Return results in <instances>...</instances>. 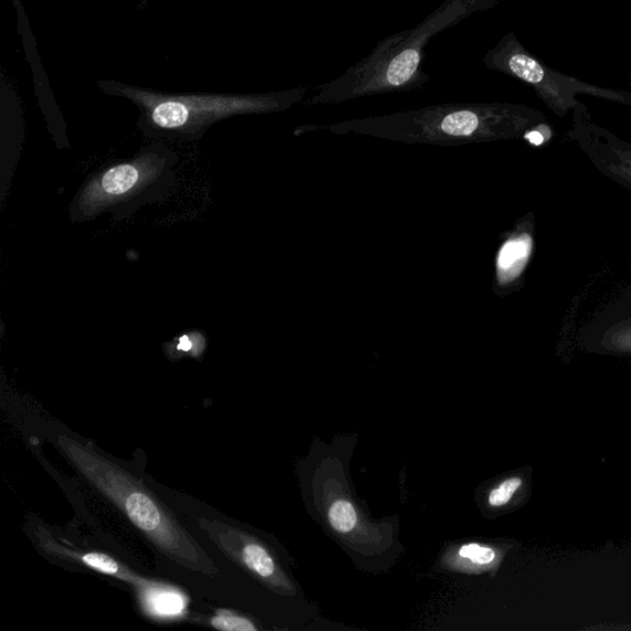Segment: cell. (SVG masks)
Masks as SVG:
<instances>
[{
	"label": "cell",
	"instance_id": "6da1fadb",
	"mask_svg": "<svg viewBox=\"0 0 631 631\" xmlns=\"http://www.w3.org/2000/svg\"><path fill=\"white\" fill-rule=\"evenodd\" d=\"M106 94L133 103L137 128L149 140L197 143L234 116L274 113L303 101L304 88L263 94L167 93L114 80L96 81Z\"/></svg>",
	"mask_w": 631,
	"mask_h": 631
},
{
	"label": "cell",
	"instance_id": "7a4b0ae2",
	"mask_svg": "<svg viewBox=\"0 0 631 631\" xmlns=\"http://www.w3.org/2000/svg\"><path fill=\"white\" fill-rule=\"evenodd\" d=\"M494 3L495 0H444L420 25L381 40L369 56L320 85L312 103H336L422 87L430 81L422 62L431 40Z\"/></svg>",
	"mask_w": 631,
	"mask_h": 631
},
{
	"label": "cell",
	"instance_id": "3957f363",
	"mask_svg": "<svg viewBox=\"0 0 631 631\" xmlns=\"http://www.w3.org/2000/svg\"><path fill=\"white\" fill-rule=\"evenodd\" d=\"M57 445L81 475L170 560L190 571L219 575L220 570L208 553L141 481L94 451L90 444L62 434Z\"/></svg>",
	"mask_w": 631,
	"mask_h": 631
},
{
	"label": "cell",
	"instance_id": "277c9868",
	"mask_svg": "<svg viewBox=\"0 0 631 631\" xmlns=\"http://www.w3.org/2000/svg\"><path fill=\"white\" fill-rule=\"evenodd\" d=\"M179 162L173 148L151 140L134 157L105 164L73 197L70 221L91 222L105 213L122 221L148 204L165 201L172 191Z\"/></svg>",
	"mask_w": 631,
	"mask_h": 631
},
{
	"label": "cell",
	"instance_id": "5b68a950",
	"mask_svg": "<svg viewBox=\"0 0 631 631\" xmlns=\"http://www.w3.org/2000/svg\"><path fill=\"white\" fill-rule=\"evenodd\" d=\"M582 346L601 355L631 357V288L607 302L580 332Z\"/></svg>",
	"mask_w": 631,
	"mask_h": 631
},
{
	"label": "cell",
	"instance_id": "8992f818",
	"mask_svg": "<svg viewBox=\"0 0 631 631\" xmlns=\"http://www.w3.org/2000/svg\"><path fill=\"white\" fill-rule=\"evenodd\" d=\"M199 527L218 545L220 550L256 579L276 585L280 572L273 556L263 544L238 528L219 520L201 518Z\"/></svg>",
	"mask_w": 631,
	"mask_h": 631
},
{
	"label": "cell",
	"instance_id": "52a82bcc",
	"mask_svg": "<svg viewBox=\"0 0 631 631\" xmlns=\"http://www.w3.org/2000/svg\"><path fill=\"white\" fill-rule=\"evenodd\" d=\"M583 153L601 175L631 190V146L592 132L577 137Z\"/></svg>",
	"mask_w": 631,
	"mask_h": 631
},
{
	"label": "cell",
	"instance_id": "ba28073f",
	"mask_svg": "<svg viewBox=\"0 0 631 631\" xmlns=\"http://www.w3.org/2000/svg\"><path fill=\"white\" fill-rule=\"evenodd\" d=\"M143 611L154 618L167 619L183 616L188 608L187 595L173 585L143 580L135 587Z\"/></svg>",
	"mask_w": 631,
	"mask_h": 631
},
{
	"label": "cell",
	"instance_id": "9c48e42d",
	"mask_svg": "<svg viewBox=\"0 0 631 631\" xmlns=\"http://www.w3.org/2000/svg\"><path fill=\"white\" fill-rule=\"evenodd\" d=\"M435 117L434 123L440 127V132L448 136L467 137L478 132L483 125V116L491 114V111L480 108V106L459 105L448 106L446 109L438 108L428 111Z\"/></svg>",
	"mask_w": 631,
	"mask_h": 631
},
{
	"label": "cell",
	"instance_id": "30bf717a",
	"mask_svg": "<svg viewBox=\"0 0 631 631\" xmlns=\"http://www.w3.org/2000/svg\"><path fill=\"white\" fill-rule=\"evenodd\" d=\"M207 348L208 338L200 329L185 332L183 335L167 341L164 346L167 357L172 360L181 358L198 359L204 355Z\"/></svg>",
	"mask_w": 631,
	"mask_h": 631
},
{
	"label": "cell",
	"instance_id": "8fae6325",
	"mask_svg": "<svg viewBox=\"0 0 631 631\" xmlns=\"http://www.w3.org/2000/svg\"><path fill=\"white\" fill-rule=\"evenodd\" d=\"M81 561L84 565L90 566V568L95 571L113 576L115 579L130 583L133 587L143 580V576L134 574L128 570L126 566L113 559L112 556L103 553H87L81 555Z\"/></svg>",
	"mask_w": 631,
	"mask_h": 631
},
{
	"label": "cell",
	"instance_id": "7c38bea8",
	"mask_svg": "<svg viewBox=\"0 0 631 631\" xmlns=\"http://www.w3.org/2000/svg\"><path fill=\"white\" fill-rule=\"evenodd\" d=\"M330 527L338 533H349L356 528L358 513L347 499L336 501L328 509Z\"/></svg>",
	"mask_w": 631,
	"mask_h": 631
},
{
	"label": "cell",
	"instance_id": "4fadbf2b",
	"mask_svg": "<svg viewBox=\"0 0 631 631\" xmlns=\"http://www.w3.org/2000/svg\"><path fill=\"white\" fill-rule=\"evenodd\" d=\"M530 249L532 241L528 236L507 242L499 253L501 270H509L515 264H522L528 259Z\"/></svg>",
	"mask_w": 631,
	"mask_h": 631
},
{
	"label": "cell",
	"instance_id": "5bb4252c",
	"mask_svg": "<svg viewBox=\"0 0 631 631\" xmlns=\"http://www.w3.org/2000/svg\"><path fill=\"white\" fill-rule=\"evenodd\" d=\"M522 487L523 478L519 476H512L502 481L499 485L491 490L487 497L488 505L494 508L507 506Z\"/></svg>",
	"mask_w": 631,
	"mask_h": 631
},
{
	"label": "cell",
	"instance_id": "9a60e30c",
	"mask_svg": "<svg viewBox=\"0 0 631 631\" xmlns=\"http://www.w3.org/2000/svg\"><path fill=\"white\" fill-rule=\"evenodd\" d=\"M458 555L459 558L470 561L474 566H491L497 560V551L494 548L477 543L463 545Z\"/></svg>",
	"mask_w": 631,
	"mask_h": 631
},
{
	"label": "cell",
	"instance_id": "2e32d148",
	"mask_svg": "<svg viewBox=\"0 0 631 631\" xmlns=\"http://www.w3.org/2000/svg\"><path fill=\"white\" fill-rule=\"evenodd\" d=\"M210 624L213 628L223 631H255L256 627L251 620L245 619L239 614L230 611H219L210 619Z\"/></svg>",
	"mask_w": 631,
	"mask_h": 631
},
{
	"label": "cell",
	"instance_id": "e0dca14e",
	"mask_svg": "<svg viewBox=\"0 0 631 631\" xmlns=\"http://www.w3.org/2000/svg\"><path fill=\"white\" fill-rule=\"evenodd\" d=\"M147 6H148V0H137V8L138 10H141V12H144Z\"/></svg>",
	"mask_w": 631,
	"mask_h": 631
}]
</instances>
